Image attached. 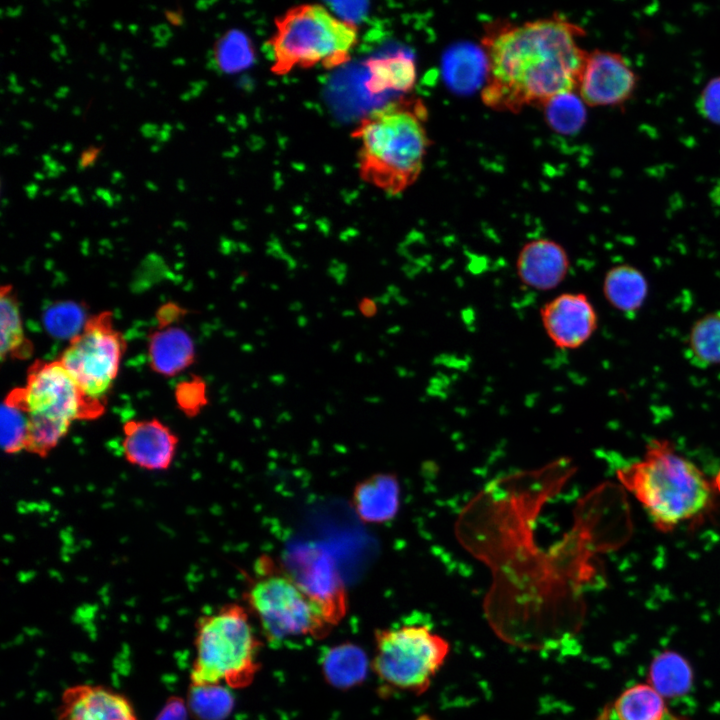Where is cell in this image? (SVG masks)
Wrapping results in <instances>:
<instances>
[{
  "label": "cell",
  "mask_w": 720,
  "mask_h": 720,
  "mask_svg": "<svg viewBox=\"0 0 720 720\" xmlns=\"http://www.w3.org/2000/svg\"><path fill=\"white\" fill-rule=\"evenodd\" d=\"M195 635V658L190 684H223L245 688L260 668L261 642L256 637L247 611L230 603L198 618Z\"/></svg>",
  "instance_id": "cell-7"
},
{
  "label": "cell",
  "mask_w": 720,
  "mask_h": 720,
  "mask_svg": "<svg viewBox=\"0 0 720 720\" xmlns=\"http://www.w3.org/2000/svg\"><path fill=\"white\" fill-rule=\"evenodd\" d=\"M685 355L689 363L697 368L720 365V310L708 312L692 324Z\"/></svg>",
  "instance_id": "cell-21"
},
{
  "label": "cell",
  "mask_w": 720,
  "mask_h": 720,
  "mask_svg": "<svg viewBox=\"0 0 720 720\" xmlns=\"http://www.w3.org/2000/svg\"><path fill=\"white\" fill-rule=\"evenodd\" d=\"M57 51L60 53L61 56L66 55V47L63 44H59V48Z\"/></svg>",
  "instance_id": "cell-46"
},
{
  "label": "cell",
  "mask_w": 720,
  "mask_h": 720,
  "mask_svg": "<svg viewBox=\"0 0 720 720\" xmlns=\"http://www.w3.org/2000/svg\"><path fill=\"white\" fill-rule=\"evenodd\" d=\"M125 350L126 341L114 327L113 314L105 311L89 317L59 361L82 394L90 402L105 407Z\"/></svg>",
  "instance_id": "cell-10"
},
{
  "label": "cell",
  "mask_w": 720,
  "mask_h": 720,
  "mask_svg": "<svg viewBox=\"0 0 720 720\" xmlns=\"http://www.w3.org/2000/svg\"><path fill=\"white\" fill-rule=\"evenodd\" d=\"M184 62H185V61H184V59H182V58H176V59L173 60V63H174L175 65H176V64H177V65H183Z\"/></svg>",
  "instance_id": "cell-50"
},
{
  "label": "cell",
  "mask_w": 720,
  "mask_h": 720,
  "mask_svg": "<svg viewBox=\"0 0 720 720\" xmlns=\"http://www.w3.org/2000/svg\"><path fill=\"white\" fill-rule=\"evenodd\" d=\"M25 189L28 195L31 197L34 196V194L37 192L38 185L36 183H30L28 186L25 187Z\"/></svg>",
  "instance_id": "cell-39"
},
{
  "label": "cell",
  "mask_w": 720,
  "mask_h": 720,
  "mask_svg": "<svg viewBox=\"0 0 720 720\" xmlns=\"http://www.w3.org/2000/svg\"><path fill=\"white\" fill-rule=\"evenodd\" d=\"M539 317L547 338L561 350H576L585 345L599 323L595 306L582 292L555 295L543 303Z\"/></svg>",
  "instance_id": "cell-12"
},
{
  "label": "cell",
  "mask_w": 720,
  "mask_h": 720,
  "mask_svg": "<svg viewBox=\"0 0 720 720\" xmlns=\"http://www.w3.org/2000/svg\"><path fill=\"white\" fill-rule=\"evenodd\" d=\"M181 313L182 310L177 305L168 304L163 306L159 313L160 327L170 326L174 319Z\"/></svg>",
  "instance_id": "cell-32"
},
{
  "label": "cell",
  "mask_w": 720,
  "mask_h": 720,
  "mask_svg": "<svg viewBox=\"0 0 720 720\" xmlns=\"http://www.w3.org/2000/svg\"><path fill=\"white\" fill-rule=\"evenodd\" d=\"M51 40H52L54 43L60 44V37H59L58 35L53 34V35L51 36Z\"/></svg>",
  "instance_id": "cell-49"
},
{
  "label": "cell",
  "mask_w": 720,
  "mask_h": 720,
  "mask_svg": "<svg viewBox=\"0 0 720 720\" xmlns=\"http://www.w3.org/2000/svg\"><path fill=\"white\" fill-rule=\"evenodd\" d=\"M57 720H138L132 703L123 694L93 684H77L64 690Z\"/></svg>",
  "instance_id": "cell-15"
},
{
  "label": "cell",
  "mask_w": 720,
  "mask_h": 720,
  "mask_svg": "<svg viewBox=\"0 0 720 720\" xmlns=\"http://www.w3.org/2000/svg\"><path fill=\"white\" fill-rule=\"evenodd\" d=\"M448 641L424 624H405L375 632L371 668L393 690L423 694L444 664Z\"/></svg>",
  "instance_id": "cell-9"
},
{
  "label": "cell",
  "mask_w": 720,
  "mask_h": 720,
  "mask_svg": "<svg viewBox=\"0 0 720 720\" xmlns=\"http://www.w3.org/2000/svg\"><path fill=\"white\" fill-rule=\"evenodd\" d=\"M16 152V146H8L4 149V154H11Z\"/></svg>",
  "instance_id": "cell-43"
},
{
  "label": "cell",
  "mask_w": 720,
  "mask_h": 720,
  "mask_svg": "<svg viewBox=\"0 0 720 720\" xmlns=\"http://www.w3.org/2000/svg\"><path fill=\"white\" fill-rule=\"evenodd\" d=\"M101 149L102 147L89 146L88 148L83 150L78 161V169L83 170L86 167L92 166Z\"/></svg>",
  "instance_id": "cell-33"
},
{
  "label": "cell",
  "mask_w": 720,
  "mask_h": 720,
  "mask_svg": "<svg viewBox=\"0 0 720 720\" xmlns=\"http://www.w3.org/2000/svg\"><path fill=\"white\" fill-rule=\"evenodd\" d=\"M51 56H52L53 59H55V60L58 61V60L60 59V56H61V55H60V53H59L58 51H52V52H51Z\"/></svg>",
  "instance_id": "cell-47"
},
{
  "label": "cell",
  "mask_w": 720,
  "mask_h": 720,
  "mask_svg": "<svg viewBox=\"0 0 720 720\" xmlns=\"http://www.w3.org/2000/svg\"><path fill=\"white\" fill-rule=\"evenodd\" d=\"M28 416L12 390L1 406V446L7 454L26 449Z\"/></svg>",
  "instance_id": "cell-27"
},
{
  "label": "cell",
  "mask_w": 720,
  "mask_h": 720,
  "mask_svg": "<svg viewBox=\"0 0 720 720\" xmlns=\"http://www.w3.org/2000/svg\"><path fill=\"white\" fill-rule=\"evenodd\" d=\"M540 108L549 127L560 134L579 131L586 120V105L576 92L557 95Z\"/></svg>",
  "instance_id": "cell-26"
},
{
  "label": "cell",
  "mask_w": 720,
  "mask_h": 720,
  "mask_svg": "<svg viewBox=\"0 0 720 720\" xmlns=\"http://www.w3.org/2000/svg\"><path fill=\"white\" fill-rule=\"evenodd\" d=\"M178 407L188 417H194L208 403L207 385L200 377L179 383L175 389Z\"/></svg>",
  "instance_id": "cell-29"
},
{
  "label": "cell",
  "mask_w": 720,
  "mask_h": 720,
  "mask_svg": "<svg viewBox=\"0 0 720 720\" xmlns=\"http://www.w3.org/2000/svg\"><path fill=\"white\" fill-rule=\"evenodd\" d=\"M359 42L358 26L320 3H302L274 18L266 42L270 72L284 76L295 70H331L351 60Z\"/></svg>",
  "instance_id": "cell-5"
},
{
  "label": "cell",
  "mask_w": 720,
  "mask_h": 720,
  "mask_svg": "<svg viewBox=\"0 0 720 720\" xmlns=\"http://www.w3.org/2000/svg\"><path fill=\"white\" fill-rule=\"evenodd\" d=\"M648 292L649 284L644 273L627 263L610 267L602 281V293L607 303L629 318L638 314Z\"/></svg>",
  "instance_id": "cell-18"
},
{
  "label": "cell",
  "mask_w": 720,
  "mask_h": 720,
  "mask_svg": "<svg viewBox=\"0 0 720 720\" xmlns=\"http://www.w3.org/2000/svg\"><path fill=\"white\" fill-rule=\"evenodd\" d=\"M68 91V87H60L59 90L55 92V96L58 98L65 97Z\"/></svg>",
  "instance_id": "cell-40"
},
{
  "label": "cell",
  "mask_w": 720,
  "mask_h": 720,
  "mask_svg": "<svg viewBox=\"0 0 720 720\" xmlns=\"http://www.w3.org/2000/svg\"><path fill=\"white\" fill-rule=\"evenodd\" d=\"M156 138L160 143L166 142L170 138V132L160 128Z\"/></svg>",
  "instance_id": "cell-38"
},
{
  "label": "cell",
  "mask_w": 720,
  "mask_h": 720,
  "mask_svg": "<svg viewBox=\"0 0 720 720\" xmlns=\"http://www.w3.org/2000/svg\"><path fill=\"white\" fill-rule=\"evenodd\" d=\"M132 82H133V78L130 77L129 79H127V81H126L127 86L132 87V85H131Z\"/></svg>",
  "instance_id": "cell-56"
},
{
  "label": "cell",
  "mask_w": 720,
  "mask_h": 720,
  "mask_svg": "<svg viewBox=\"0 0 720 720\" xmlns=\"http://www.w3.org/2000/svg\"><path fill=\"white\" fill-rule=\"evenodd\" d=\"M246 599L269 642L321 637L336 623L319 599L287 569L267 556L255 563Z\"/></svg>",
  "instance_id": "cell-6"
},
{
  "label": "cell",
  "mask_w": 720,
  "mask_h": 720,
  "mask_svg": "<svg viewBox=\"0 0 720 720\" xmlns=\"http://www.w3.org/2000/svg\"><path fill=\"white\" fill-rule=\"evenodd\" d=\"M186 705L195 720H224L233 710L234 698L223 684H190Z\"/></svg>",
  "instance_id": "cell-25"
},
{
  "label": "cell",
  "mask_w": 720,
  "mask_h": 720,
  "mask_svg": "<svg viewBox=\"0 0 720 720\" xmlns=\"http://www.w3.org/2000/svg\"><path fill=\"white\" fill-rule=\"evenodd\" d=\"M113 27L116 28V29H121L122 25H121V23H119L118 21H116V22L113 23Z\"/></svg>",
  "instance_id": "cell-55"
},
{
  "label": "cell",
  "mask_w": 720,
  "mask_h": 720,
  "mask_svg": "<svg viewBox=\"0 0 720 720\" xmlns=\"http://www.w3.org/2000/svg\"><path fill=\"white\" fill-rule=\"evenodd\" d=\"M427 109L420 98L401 97L367 112L351 133L359 178L388 196H399L420 177L431 145Z\"/></svg>",
  "instance_id": "cell-3"
},
{
  "label": "cell",
  "mask_w": 720,
  "mask_h": 720,
  "mask_svg": "<svg viewBox=\"0 0 720 720\" xmlns=\"http://www.w3.org/2000/svg\"><path fill=\"white\" fill-rule=\"evenodd\" d=\"M151 30L153 31L155 38L154 45L158 47L166 45L167 40L172 35L170 28L165 24L153 26Z\"/></svg>",
  "instance_id": "cell-34"
},
{
  "label": "cell",
  "mask_w": 720,
  "mask_h": 720,
  "mask_svg": "<svg viewBox=\"0 0 720 720\" xmlns=\"http://www.w3.org/2000/svg\"><path fill=\"white\" fill-rule=\"evenodd\" d=\"M121 178H122L121 172L115 171V172L112 173L111 181H112L113 183H117V182L120 181Z\"/></svg>",
  "instance_id": "cell-41"
},
{
  "label": "cell",
  "mask_w": 720,
  "mask_h": 720,
  "mask_svg": "<svg viewBox=\"0 0 720 720\" xmlns=\"http://www.w3.org/2000/svg\"><path fill=\"white\" fill-rule=\"evenodd\" d=\"M360 313L366 318H372L377 314V304L374 299L363 297L358 303Z\"/></svg>",
  "instance_id": "cell-35"
},
{
  "label": "cell",
  "mask_w": 720,
  "mask_h": 720,
  "mask_svg": "<svg viewBox=\"0 0 720 720\" xmlns=\"http://www.w3.org/2000/svg\"><path fill=\"white\" fill-rule=\"evenodd\" d=\"M573 470L568 460L559 459L539 470L497 479L463 511L457 534L493 571L489 599L511 596L513 605L530 607L545 599L550 603L553 593L567 596L578 589L561 542L545 554L535 546L532 533L541 506Z\"/></svg>",
  "instance_id": "cell-1"
},
{
  "label": "cell",
  "mask_w": 720,
  "mask_h": 720,
  "mask_svg": "<svg viewBox=\"0 0 720 720\" xmlns=\"http://www.w3.org/2000/svg\"><path fill=\"white\" fill-rule=\"evenodd\" d=\"M366 89L371 94L394 91L407 95L414 88L417 71L412 57L398 53L371 58L366 63Z\"/></svg>",
  "instance_id": "cell-19"
},
{
  "label": "cell",
  "mask_w": 720,
  "mask_h": 720,
  "mask_svg": "<svg viewBox=\"0 0 720 720\" xmlns=\"http://www.w3.org/2000/svg\"><path fill=\"white\" fill-rule=\"evenodd\" d=\"M140 130L145 137L151 138L156 137L160 129L156 124L145 123Z\"/></svg>",
  "instance_id": "cell-36"
},
{
  "label": "cell",
  "mask_w": 720,
  "mask_h": 720,
  "mask_svg": "<svg viewBox=\"0 0 720 720\" xmlns=\"http://www.w3.org/2000/svg\"><path fill=\"white\" fill-rule=\"evenodd\" d=\"M79 111H80V110H79V108H77V107L72 110V112H73L74 114H79V113H80Z\"/></svg>",
  "instance_id": "cell-59"
},
{
  "label": "cell",
  "mask_w": 720,
  "mask_h": 720,
  "mask_svg": "<svg viewBox=\"0 0 720 720\" xmlns=\"http://www.w3.org/2000/svg\"><path fill=\"white\" fill-rule=\"evenodd\" d=\"M148 358L156 373L173 377L194 362V342L180 327H159L149 337Z\"/></svg>",
  "instance_id": "cell-17"
},
{
  "label": "cell",
  "mask_w": 720,
  "mask_h": 720,
  "mask_svg": "<svg viewBox=\"0 0 720 720\" xmlns=\"http://www.w3.org/2000/svg\"><path fill=\"white\" fill-rule=\"evenodd\" d=\"M178 444V436L156 418L133 419L123 426V457L129 464L147 471L169 469L176 456Z\"/></svg>",
  "instance_id": "cell-13"
},
{
  "label": "cell",
  "mask_w": 720,
  "mask_h": 720,
  "mask_svg": "<svg viewBox=\"0 0 720 720\" xmlns=\"http://www.w3.org/2000/svg\"><path fill=\"white\" fill-rule=\"evenodd\" d=\"M166 18L174 25H181L183 23V17L181 12H175L165 10Z\"/></svg>",
  "instance_id": "cell-37"
},
{
  "label": "cell",
  "mask_w": 720,
  "mask_h": 720,
  "mask_svg": "<svg viewBox=\"0 0 720 720\" xmlns=\"http://www.w3.org/2000/svg\"><path fill=\"white\" fill-rule=\"evenodd\" d=\"M161 129L166 130V131H168V132H171L172 126H171L170 124H168V123H164V124L161 126Z\"/></svg>",
  "instance_id": "cell-48"
},
{
  "label": "cell",
  "mask_w": 720,
  "mask_h": 720,
  "mask_svg": "<svg viewBox=\"0 0 720 720\" xmlns=\"http://www.w3.org/2000/svg\"><path fill=\"white\" fill-rule=\"evenodd\" d=\"M663 720H683V719H681L675 715H672L668 712Z\"/></svg>",
  "instance_id": "cell-44"
},
{
  "label": "cell",
  "mask_w": 720,
  "mask_h": 720,
  "mask_svg": "<svg viewBox=\"0 0 720 720\" xmlns=\"http://www.w3.org/2000/svg\"><path fill=\"white\" fill-rule=\"evenodd\" d=\"M352 503L363 521L369 523L389 521L399 510V482L392 474H375L355 487Z\"/></svg>",
  "instance_id": "cell-16"
},
{
  "label": "cell",
  "mask_w": 720,
  "mask_h": 720,
  "mask_svg": "<svg viewBox=\"0 0 720 720\" xmlns=\"http://www.w3.org/2000/svg\"><path fill=\"white\" fill-rule=\"evenodd\" d=\"M106 50H107V49H106V45L102 43V44L100 45L99 52H100L102 55H104V54L106 53Z\"/></svg>",
  "instance_id": "cell-53"
},
{
  "label": "cell",
  "mask_w": 720,
  "mask_h": 720,
  "mask_svg": "<svg viewBox=\"0 0 720 720\" xmlns=\"http://www.w3.org/2000/svg\"><path fill=\"white\" fill-rule=\"evenodd\" d=\"M9 89L12 90V91H14V92H16V93H21V92H23V88H22L21 86H18L17 84H10V85H9Z\"/></svg>",
  "instance_id": "cell-42"
},
{
  "label": "cell",
  "mask_w": 720,
  "mask_h": 720,
  "mask_svg": "<svg viewBox=\"0 0 720 720\" xmlns=\"http://www.w3.org/2000/svg\"><path fill=\"white\" fill-rule=\"evenodd\" d=\"M371 666L366 653L352 643L328 648L321 658V669L326 681L338 689H350L361 684Z\"/></svg>",
  "instance_id": "cell-20"
},
{
  "label": "cell",
  "mask_w": 720,
  "mask_h": 720,
  "mask_svg": "<svg viewBox=\"0 0 720 720\" xmlns=\"http://www.w3.org/2000/svg\"><path fill=\"white\" fill-rule=\"evenodd\" d=\"M176 127H178V129H180V130H183V129H184V125H182V124L179 123V122L176 124Z\"/></svg>",
  "instance_id": "cell-58"
},
{
  "label": "cell",
  "mask_w": 720,
  "mask_h": 720,
  "mask_svg": "<svg viewBox=\"0 0 720 720\" xmlns=\"http://www.w3.org/2000/svg\"><path fill=\"white\" fill-rule=\"evenodd\" d=\"M88 319L84 308L72 301L57 302L43 314V324L48 333L60 339L72 340L81 333Z\"/></svg>",
  "instance_id": "cell-28"
},
{
  "label": "cell",
  "mask_w": 720,
  "mask_h": 720,
  "mask_svg": "<svg viewBox=\"0 0 720 720\" xmlns=\"http://www.w3.org/2000/svg\"><path fill=\"white\" fill-rule=\"evenodd\" d=\"M34 177H35L36 179H43V178H44V175H43L42 173L36 172V173H34Z\"/></svg>",
  "instance_id": "cell-54"
},
{
  "label": "cell",
  "mask_w": 720,
  "mask_h": 720,
  "mask_svg": "<svg viewBox=\"0 0 720 720\" xmlns=\"http://www.w3.org/2000/svg\"><path fill=\"white\" fill-rule=\"evenodd\" d=\"M28 416L26 451L47 456L76 420L101 416L105 407L90 402L59 360L36 361L26 385L13 390Z\"/></svg>",
  "instance_id": "cell-8"
},
{
  "label": "cell",
  "mask_w": 720,
  "mask_h": 720,
  "mask_svg": "<svg viewBox=\"0 0 720 720\" xmlns=\"http://www.w3.org/2000/svg\"><path fill=\"white\" fill-rule=\"evenodd\" d=\"M616 473L662 532L698 520L712 507V484L668 440L650 441L642 458Z\"/></svg>",
  "instance_id": "cell-4"
},
{
  "label": "cell",
  "mask_w": 720,
  "mask_h": 720,
  "mask_svg": "<svg viewBox=\"0 0 720 720\" xmlns=\"http://www.w3.org/2000/svg\"><path fill=\"white\" fill-rule=\"evenodd\" d=\"M697 108L705 119L720 125V76L710 80L703 88Z\"/></svg>",
  "instance_id": "cell-30"
},
{
  "label": "cell",
  "mask_w": 720,
  "mask_h": 720,
  "mask_svg": "<svg viewBox=\"0 0 720 720\" xmlns=\"http://www.w3.org/2000/svg\"><path fill=\"white\" fill-rule=\"evenodd\" d=\"M159 149H160L159 143H156V144H154V145L151 146V151H152V152H158Z\"/></svg>",
  "instance_id": "cell-52"
},
{
  "label": "cell",
  "mask_w": 720,
  "mask_h": 720,
  "mask_svg": "<svg viewBox=\"0 0 720 720\" xmlns=\"http://www.w3.org/2000/svg\"><path fill=\"white\" fill-rule=\"evenodd\" d=\"M188 715L186 701L181 697L172 696L164 704L155 720H188Z\"/></svg>",
  "instance_id": "cell-31"
},
{
  "label": "cell",
  "mask_w": 720,
  "mask_h": 720,
  "mask_svg": "<svg viewBox=\"0 0 720 720\" xmlns=\"http://www.w3.org/2000/svg\"><path fill=\"white\" fill-rule=\"evenodd\" d=\"M128 28L132 33H135L137 31L138 26L136 24H130L128 26Z\"/></svg>",
  "instance_id": "cell-51"
},
{
  "label": "cell",
  "mask_w": 720,
  "mask_h": 720,
  "mask_svg": "<svg viewBox=\"0 0 720 720\" xmlns=\"http://www.w3.org/2000/svg\"><path fill=\"white\" fill-rule=\"evenodd\" d=\"M693 675L688 662L679 654L665 651L654 658L648 672V684L663 698L679 697L687 693Z\"/></svg>",
  "instance_id": "cell-23"
},
{
  "label": "cell",
  "mask_w": 720,
  "mask_h": 720,
  "mask_svg": "<svg viewBox=\"0 0 720 720\" xmlns=\"http://www.w3.org/2000/svg\"><path fill=\"white\" fill-rule=\"evenodd\" d=\"M571 262L566 248L550 238H535L519 249L515 271L519 281L536 291L559 287L570 272Z\"/></svg>",
  "instance_id": "cell-14"
},
{
  "label": "cell",
  "mask_w": 720,
  "mask_h": 720,
  "mask_svg": "<svg viewBox=\"0 0 720 720\" xmlns=\"http://www.w3.org/2000/svg\"><path fill=\"white\" fill-rule=\"evenodd\" d=\"M22 125H23V126H28L29 129L32 127V125H31L30 123L26 122V121L22 122Z\"/></svg>",
  "instance_id": "cell-57"
},
{
  "label": "cell",
  "mask_w": 720,
  "mask_h": 720,
  "mask_svg": "<svg viewBox=\"0 0 720 720\" xmlns=\"http://www.w3.org/2000/svg\"><path fill=\"white\" fill-rule=\"evenodd\" d=\"M72 148H73V147H72V145H71L70 143H66V144H64V146L62 147V151H63L64 153H69V152L72 150Z\"/></svg>",
  "instance_id": "cell-45"
},
{
  "label": "cell",
  "mask_w": 720,
  "mask_h": 720,
  "mask_svg": "<svg viewBox=\"0 0 720 720\" xmlns=\"http://www.w3.org/2000/svg\"><path fill=\"white\" fill-rule=\"evenodd\" d=\"M584 34L559 15L488 24L481 40L486 58L483 104L496 112L518 113L576 92L587 55L579 42Z\"/></svg>",
  "instance_id": "cell-2"
},
{
  "label": "cell",
  "mask_w": 720,
  "mask_h": 720,
  "mask_svg": "<svg viewBox=\"0 0 720 720\" xmlns=\"http://www.w3.org/2000/svg\"><path fill=\"white\" fill-rule=\"evenodd\" d=\"M617 720H663L668 713L664 698L648 683L636 684L614 703Z\"/></svg>",
  "instance_id": "cell-24"
},
{
  "label": "cell",
  "mask_w": 720,
  "mask_h": 720,
  "mask_svg": "<svg viewBox=\"0 0 720 720\" xmlns=\"http://www.w3.org/2000/svg\"><path fill=\"white\" fill-rule=\"evenodd\" d=\"M1 359H26L32 354V343L26 338L19 303L12 286L0 292Z\"/></svg>",
  "instance_id": "cell-22"
},
{
  "label": "cell",
  "mask_w": 720,
  "mask_h": 720,
  "mask_svg": "<svg viewBox=\"0 0 720 720\" xmlns=\"http://www.w3.org/2000/svg\"><path fill=\"white\" fill-rule=\"evenodd\" d=\"M636 81L635 73L622 55L595 49L587 51L576 93L586 106H614L632 95Z\"/></svg>",
  "instance_id": "cell-11"
}]
</instances>
